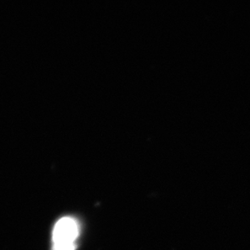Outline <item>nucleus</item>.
I'll use <instances>...</instances> for the list:
<instances>
[{
    "label": "nucleus",
    "mask_w": 250,
    "mask_h": 250,
    "mask_svg": "<svg viewBox=\"0 0 250 250\" xmlns=\"http://www.w3.org/2000/svg\"><path fill=\"white\" fill-rule=\"evenodd\" d=\"M80 234L77 220L66 216L55 224L53 230L52 250H76V241Z\"/></svg>",
    "instance_id": "f257e3e1"
}]
</instances>
